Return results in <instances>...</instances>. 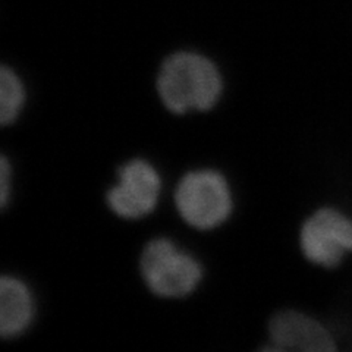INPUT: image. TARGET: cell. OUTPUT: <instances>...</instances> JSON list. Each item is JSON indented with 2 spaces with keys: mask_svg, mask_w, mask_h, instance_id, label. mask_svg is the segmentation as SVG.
<instances>
[{
  "mask_svg": "<svg viewBox=\"0 0 352 352\" xmlns=\"http://www.w3.org/2000/svg\"><path fill=\"white\" fill-rule=\"evenodd\" d=\"M140 274L153 295L163 300H179L198 288L204 267L200 260L173 239L156 236L141 250Z\"/></svg>",
  "mask_w": 352,
  "mask_h": 352,
  "instance_id": "3",
  "label": "cell"
},
{
  "mask_svg": "<svg viewBox=\"0 0 352 352\" xmlns=\"http://www.w3.org/2000/svg\"><path fill=\"white\" fill-rule=\"evenodd\" d=\"M225 81L219 66L204 54L179 50L162 62L156 93L173 115L210 112L223 96Z\"/></svg>",
  "mask_w": 352,
  "mask_h": 352,
  "instance_id": "1",
  "label": "cell"
},
{
  "mask_svg": "<svg viewBox=\"0 0 352 352\" xmlns=\"http://www.w3.org/2000/svg\"><path fill=\"white\" fill-rule=\"evenodd\" d=\"M36 317V298L30 286L14 274L0 279V335L15 339L24 335Z\"/></svg>",
  "mask_w": 352,
  "mask_h": 352,
  "instance_id": "7",
  "label": "cell"
},
{
  "mask_svg": "<svg viewBox=\"0 0 352 352\" xmlns=\"http://www.w3.org/2000/svg\"><path fill=\"white\" fill-rule=\"evenodd\" d=\"M296 248L314 267L339 269L352 254V216L333 204L316 207L301 220Z\"/></svg>",
  "mask_w": 352,
  "mask_h": 352,
  "instance_id": "4",
  "label": "cell"
},
{
  "mask_svg": "<svg viewBox=\"0 0 352 352\" xmlns=\"http://www.w3.org/2000/svg\"><path fill=\"white\" fill-rule=\"evenodd\" d=\"M269 345L273 352H338L333 330L322 317L301 307L282 308L269 322Z\"/></svg>",
  "mask_w": 352,
  "mask_h": 352,
  "instance_id": "6",
  "label": "cell"
},
{
  "mask_svg": "<svg viewBox=\"0 0 352 352\" xmlns=\"http://www.w3.org/2000/svg\"><path fill=\"white\" fill-rule=\"evenodd\" d=\"M163 188L162 175L154 164L134 157L118 168V182L106 192L110 212L124 220H140L151 214Z\"/></svg>",
  "mask_w": 352,
  "mask_h": 352,
  "instance_id": "5",
  "label": "cell"
},
{
  "mask_svg": "<svg viewBox=\"0 0 352 352\" xmlns=\"http://www.w3.org/2000/svg\"><path fill=\"white\" fill-rule=\"evenodd\" d=\"M27 102L25 84L12 66L0 68V124L9 126L19 119Z\"/></svg>",
  "mask_w": 352,
  "mask_h": 352,
  "instance_id": "8",
  "label": "cell"
},
{
  "mask_svg": "<svg viewBox=\"0 0 352 352\" xmlns=\"http://www.w3.org/2000/svg\"><path fill=\"white\" fill-rule=\"evenodd\" d=\"M12 164H10L6 154H2V159H0V206L3 208H6L10 200V192H12Z\"/></svg>",
  "mask_w": 352,
  "mask_h": 352,
  "instance_id": "9",
  "label": "cell"
},
{
  "mask_svg": "<svg viewBox=\"0 0 352 352\" xmlns=\"http://www.w3.org/2000/svg\"><path fill=\"white\" fill-rule=\"evenodd\" d=\"M226 176L213 168L185 172L175 186L173 201L184 222L195 230H213L228 222L235 207Z\"/></svg>",
  "mask_w": 352,
  "mask_h": 352,
  "instance_id": "2",
  "label": "cell"
}]
</instances>
